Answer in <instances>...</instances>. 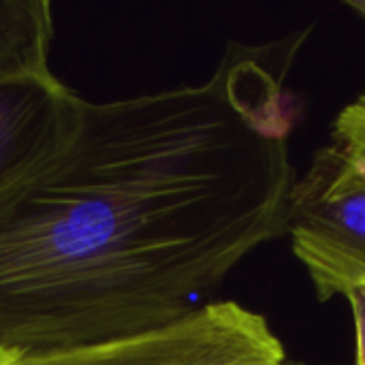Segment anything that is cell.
Instances as JSON below:
<instances>
[{
	"label": "cell",
	"mask_w": 365,
	"mask_h": 365,
	"mask_svg": "<svg viewBox=\"0 0 365 365\" xmlns=\"http://www.w3.org/2000/svg\"><path fill=\"white\" fill-rule=\"evenodd\" d=\"M304 38L229 43L201 83L83 98L62 148L0 195V351L173 325L287 235L284 81Z\"/></svg>",
	"instance_id": "6da1fadb"
},
{
	"label": "cell",
	"mask_w": 365,
	"mask_h": 365,
	"mask_svg": "<svg viewBox=\"0 0 365 365\" xmlns=\"http://www.w3.org/2000/svg\"><path fill=\"white\" fill-rule=\"evenodd\" d=\"M287 235L319 302L365 284V92L340 109L295 178Z\"/></svg>",
	"instance_id": "7a4b0ae2"
},
{
	"label": "cell",
	"mask_w": 365,
	"mask_h": 365,
	"mask_svg": "<svg viewBox=\"0 0 365 365\" xmlns=\"http://www.w3.org/2000/svg\"><path fill=\"white\" fill-rule=\"evenodd\" d=\"M287 349L267 319L237 302H210L173 325L109 342L0 351V365H282Z\"/></svg>",
	"instance_id": "3957f363"
},
{
	"label": "cell",
	"mask_w": 365,
	"mask_h": 365,
	"mask_svg": "<svg viewBox=\"0 0 365 365\" xmlns=\"http://www.w3.org/2000/svg\"><path fill=\"white\" fill-rule=\"evenodd\" d=\"M81 107L51 71L0 79V195L62 148Z\"/></svg>",
	"instance_id": "277c9868"
},
{
	"label": "cell",
	"mask_w": 365,
	"mask_h": 365,
	"mask_svg": "<svg viewBox=\"0 0 365 365\" xmlns=\"http://www.w3.org/2000/svg\"><path fill=\"white\" fill-rule=\"evenodd\" d=\"M47 0H0V79L45 73L53 41Z\"/></svg>",
	"instance_id": "5b68a950"
},
{
	"label": "cell",
	"mask_w": 365,
	"mask_h": 365,
	"mask_svg": "<svg viewBox=\"0 0 365 365\" xmlns=\"http://www.w3.org/2000/svg\"><path fill=\"white\" fill-rule=\"evenodd\" d=\"M355 323V365H365V284L346 295Z\"/></svg>",
	"instance_id": "8992f818"
},
{
	"label": "cell",
	"mask_w": 365,
	"mask_h": 365,
	"mask_svg": "<svg viewBox=\"0 0 365 365\" xmlns=\"http://www.w3.org/2000/svg\"><path fill=\"white\" fill-rule=\"evenodd\" d=\"M346 9H351L353 13H357L361 19H365V0H349Z\"/></svg>",
	"instance_id": "52a82bcc"
},
{
	"label": "cell",
	"mask_w": 365,
	"mask_h": 365,
	"mask_svg": "<svg viewBox=\"0 0 365 365\" xmlns=\"http://www.w3.org/2000/svg\"><path fill=\"white\" fill-rule=\"evenodd\" d=\"M282 365H312V364H306V361H293V359H289L287 364Z\"/></svg>",
	"instance_id": "ba28073f"
}]
</instances>
